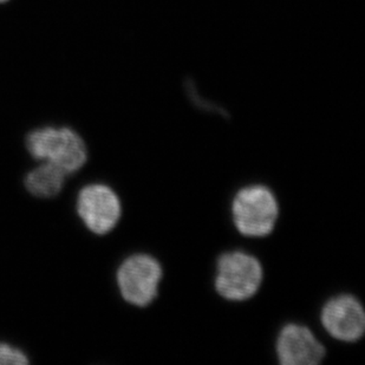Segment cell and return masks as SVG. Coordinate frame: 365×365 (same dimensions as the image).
<instances>
[{"mask_svg":"<svg viewBox=\"0 0 365 365\" xmlns=\"http://www.w3.org/2000/svg\"><path fill=\"white\" fill-rule=\"evenodd\" d=\"M163 278L160 262L150 255L136 253L123 259L115 271V285L123 302L145 307L155 299Z\"/></svg>","mask_w":365,"mask_h":365,"instance_id":"cell-2","label":"cell"},{"mask_svg":"<svg viewBox=\"0 0 365 365\" xmlns=\"http://www.w3.org/2000/svg\"><path fill=\"white\" fill-rule=\"evenodd\" d=\"M262 282L258 259L245 252H230L217 260L215 289L222 298L242 302L255 296Z\"/></svg>","mask_w":365,"mask_h":365,"instance_id":"cell-5","label":"cell"},{"mask_svg":"<svg viewBox=\"0 0 365 365\" xmlns=\"http://www.w3.org/2000/svg\"><path fill=\"white\" fill-rule=\"evenodd\" d=\"M66 178V173L57 165L38 161L25 174L24 186L32 197L50 200L62 193Z\"/></svg>","mask_w":365,"mask_h":365,"instance_id":"cell-8","label":"cell"},{"mask_svg":"<svg viewBox=\"0 0 365 365\" xmlns=\"http://www.w3.org/2000/svg\"><path fill=\"white\" fill-rule=\"evenodd\" d=\"M25 145L36 163H52L68 176L78 172L88 159V149L82 136L66 125L36 128L26 135Z\"/></svg>","mask_w":365,"mask_h":365,"instance_id":"cell-1","label":"cell"},{"mask_svg":"<svg viewBox=\"0 0 365 365\" xmlns=\"http://www.w3.org/2000/svg\"><path fill=\"white\" fill-rule=\"evenodd\" d=\"M322 323L327 332L339 341H359L365 331L362 304L355 297H336L323 307Z\"/></svg>","mask_w":365,"mask_h":365,"instance_id":"cell-6","label":"cell"},{"mask_svg":"<svg viewBox=\"0 0 365 365\" xmlns=\"http://www.w3.org/2000/svg\"><path fill=\"white\" fill-rule=\"evenodd\" d=\"M235 227L252 238L269 235L274 228L279 207L274 194L262 185L242 188L232 206Z\"/></svg>","mask_w":365,"mask_h":365,"instance_id":"cell-4","label":"cell"},{"mask_svg":"<svg viewBox=\"0 0 365 365\" xmlns=\"http://www.w3.org/2000/svg\"><path fill=\"white\" fill-rule=\"evenodd\" d=\"M5 1H7V0H0V3H5Z\"/></svg>","mask_w":365,"mask_h":365,"instance_id":"cell-10","label":"cell"},{"mask_svg":"<svg viewBox=\"0 0 365 365\" xmlns=\"http://www.w3.org/2000/svg\"><path fill=\"white\" fill-rule=\"evenodd\" d=\"M325 348L307 327L289 324L277 339V356L283 365H316L325 357Z\"/></svg>","mask_w":365,"mask_h":365,"instance_id":"cell-7","label":"cell"},{"mask_svg":"<svg viewBox=\"0 0 365 365\" xmlns=\"http://www.w3.org/2000/svg\"><path fill=\"white\" fill-rule=\"evenodd\" d=\"M76 213L88 231L102 237L113 233L121 222L123 205L113 187L90 182L77 193Z\"/></svg>","mask_w":365,"mask_h":365,"instance_id":"cell-3","label":"cell"},{"mask_svg":"<svg viewBox=\"0 0 365 365\" xmlns=\"http://www.w3.org/2000/svg\"><path fill=\"white\" fill-rule=\"evenodd\" d=\"M0 365H30V361L21 348L0 341Z\"/></svg>","mask_w":365,"mask_h":365,"instance_id":"cell-9","label":"cell"}]
</instances>
